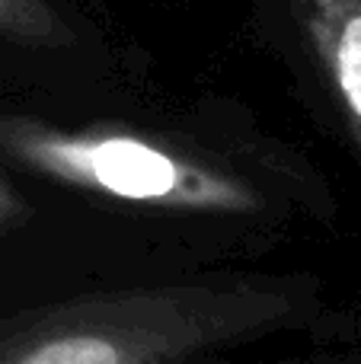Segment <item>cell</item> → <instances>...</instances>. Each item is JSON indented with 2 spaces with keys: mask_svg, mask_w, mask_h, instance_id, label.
<instances>
[{
  "mask_svg": "<svg viewBox=\"0 0 361 364\" xmlns=\"http://www.w3.org/2000/svg\"><path fill=\"white\" fill-rule=\"evenodd\" d=\"M291 278L122 288L0 316V364H198L298 323Z\"/></svg>",
  "mask_w": 361,
  "mask_h": 364,
  "instance_id": "6da1fadb",
  "label": "cell"
},
{
  "mask_svg": "<svg viewBox=\"0 0 361 364\" xmlns=\"http://www.w3.org/2000/svg\"><path fill=\"white\" fill-rule=\"evenodd\" d=\"M0 154L45 182L144 211L253 218L266 208L262 188L230 160L128 125L61 128L0 115Z\"/></svg>",
  "mask_w": 361,
  "mask_h": 364,
  "instance_id": "7a4b0ae2",
  "label": "cell"
},
{
  "mask_svg": "<svg viewBox=\"0 0 361 364\" xmlns=\"http://www.w3.org/2000/svg\"><path fill=\"white\" fill-rule=\"evenodd\" d=\"M361 160V0H288Z\"/></svg>",
  "mask_w": 361,
  "mask_h": 364,
  "instance_id": "3957f363",
  "label": "cell"
},
{
  "mask_svg": "<svg viewBox=\"0 0 361 364\" xmlns=\"http://www.w3.org/2000/svg\"><path fill=\"white\" fill-rule=\"evenodd\" d=\"M0 36L38 48H64L74 42L70 26L45 0H0Z\"/></svg>",
  "mask_w": 361,
  "mask_h": 364,
  "instance_id": "277c9868",
  "label": "cell"
},
{
  "mask_svg": "<svg viewBox=\"0 0 361 364\" xmlns=\"http://www.w3.org/2000/svg\"><path fill=\"white\" fill-rule=\"evenodd\" d=\"M26 214H29V208H26V201L16 195V188L6 182V176L0 173V230H10V227L23 224Z\"/></svg>",
  "mask_w": 361,
  "mask_h": 364,
  "instance_id": "5b68a950",
  "label": "cell"
}]
</instances>
